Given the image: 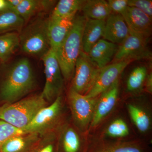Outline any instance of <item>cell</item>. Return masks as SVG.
<instances>
[{
	"instance_id": "18",
	"label": "cell",
	"mask_w": 152,
	"mask_h": 152,
	"mask_svg": "<svg viewBox=\"0 0 152 152\" xmlns=\"http://www.w3.org/2000/svg\"><path fill=\"white\" fill-rule=\"evenodd\" d=\"M81 10L87 19L98 20H106L112 13L107 1L104 0L86 1Z\"/></svg>"
},
{
	"instance_id": "13",
	"label": "cell",
	"mask_w": 152,
	"mask_h": 152,
	"mask_svg": "<svg viewBox=\"0 0 152 152\" xmlns=\"http://www.w3.org/2000/svg\"><path fill=\"white\" fill-rule=\"evenodd\" d=\"M119 90V80L117 81L101 94L100 97L97 100L94 113L91 122L92 127L99 124L102 120L109 113L115 104Z\"/></svg>"
},
{
	"instance_id": "8",
	"label": "cell",
	"mask_w": 152,
	"mask_h": 152,
	"mask_svg": "<svg viewBox=\"0 0 152 152\" xmlns=\"http://www.w3.org/2000/svg\"><path fill=\"white\" fill-rule=\"evenodd\" d=\"M132 62L124 60L112 63L101 69L92 87L85 96L88 98H96L119 80L124 70Z\"/></svg>"
},
{
	"instance_id": "15",
	"label": "cell",
	"mask_w": 152,
	"mask_h": 152,
	"mask_svg": "<svg viewBox=\"0 0 152 152\" xmlns=\"http://www.w3.org/2000/svg\"><path fill=\"white\" fill-rule=\"evenodd\" d=\"M118 45L101 39L87 54L93 64L102 69L112 63L118 48Z\"/></svg>"
},
{
	"instance_id": "3",
	"label": "cell",
	"mask_w": 152,
	"mask_h": 152,
	"mask_svg": "<svg viewBox=\"0 0 152 152\" xmlns=\"http://www.w3.org/2000/svg\"><path fill=\"white\" fill-rule=\"evenodd\" d=\"M47 103L41 94L4 104L0 107V120L23 130Z\"/></svg>"
},
{
	"instance_id": "28",
	"label": "cell",
	"mask_w": 152,
	"mask_h": 152,
	"mask_svg": "<svg viewBox=\"0 0 152 152\" xmlns=\"http://www.w3.org/2000/svg\"><path fill=\"white\" fill-rule=\"evenodd\" d=\"M107 134L113 137H121L128 135L129 129L124 120L118 119L114 121L109 126L107 131Z\"/></svg>"
},
{
	"instance_id": "11",
	"label": "cell",
	"mask_w": 152,
	"mask_h": 152,
	"mask_svg": "<svg viewBox=\"0 0 152 152\" xmlns=\"http://www.w3.org/2000/svg\"><path fill=\"white\" fill-rule=\"evenodd\" d=\"M61 107V98L58 96L50 106L41 109L23 129L25 134H37L45 129L58 116Z\"/></svg>"
},
{
	"instance_id": "4",
	"label": "cell",
	"mask_w": 152,
	"mask_h": 152,
	"mask_svg": "<svg viewBox=\"0 0 152 152\" xmlns=\"http://www.w3.org/2000/svg\"><path fill=\"white\" fill-rule=\"evenodd\" d=\"M20 47L24 53L42 58L50 49L48 35V19L39 17L19 33Z\"/></svg>"
},
{
	"instance_id": "21",
	"label": "cell",
	"mask_w": 152,
	"mask_h": 152,
	"mask_svg": "<svg viewBox=\"0 0 152 152\" xmlns=\"http://www.w3.org/2000/svg\"><path fill=\"white\" fill-rule=\"evenodd\" d=\"M86 1L60 0L53 10L51 16L59 18H74L81 10Z\"/></svg>"
},
{
	"instance_id": "6",
	"label": "cell",
	"mask_w": 152,
	"mask_h": 152,
	"mask_svg": "<svg viewBox=\"0 0 152 152\" xmlns=\"http://www.w3.org/2000/svg\"><path fill=\"white\" fill-rule=\"evenodd\" d=\"M100 69L93 64L88 55L82 51L75 65L71 88L79 94H86L92 87Z\"/></svg>"
},
{
	"instance_id": "26",
	"label": "cell",
	"mask_w": 152,
	"mask_h": 152,
	"mask_svg": "<svg viewBox=\"0 0 152 152\" xmlns=\"http://www.w3.org/2000/svg\"><path fill=\"white\" fill-rule=\"evenodd\" d=\"M64 152H80L81 143L78 136L72 129H68L64 135L63 142Z\"/></svg>"
},
{
	"instance_id": "14",
	"label": "cell",
	"mask_w": 152,
	"mask_h": 152,
	"mask_svg": "<svg viewBox=\"0 0 152 152\" xmlns=\"http://www.w3.org/2000/svg\"><path fill=\"white\" fill-rule=\"evenodd\" d=\"M129 34L127 25L122 16L112 13L105 20L103 39L120 45Z\"/></svg>"
},
{
	"instance_id": "2",
	"label": "cell",
	"mask_w": 152,
	"mask_h": 152,
	"mask_svg": "<svg viewBox=\"0 0 152 152\" xmlns=\"http://www.w3.org/2000/svg\"><path fill=\"white\" fill-rule=\"evenodd\" d=\"M87 18L76 15L72 27L56 53L63 77L69 80L73 75L76 62L82 51V37Z\"/></svg>"
},
{
	"instance_id": "17",
	"label": "cell",
	"mask_w": 152,
	"mask_h": 152,
	"mask_svg": "<svg viewBox=\"0 0 152 152\" xmlns=\"http://www.w3.org/2000/svg\"><path fill=\"white\" fill-rule=\"evenodd\" d=\"M55 2L53 1L22 0L20 5L12 10L25 22L30 20L38 12L48 10L53 5Z\"/></svg>"
},
{
	"instance_id": "27",
	"label": "cell",
	"mask_w": 152,
	"mask_h": 152,
	"mask_svg": "<svg viewBox=\"0 0 152 152\" xmlns=\"http://www.w3.org/2000/svg\"><path fill=\"white\" fill-rule=\"evenodd\" d=\"M24 134L23 130L0 120V148L12 137Z\"/></svg>"
},
{
	"instance_id": "12",
	"label": "cell",
	"mask_w": 152,
	"mask_h": 152,
	"mask_svg": "<svg viewBox=\"0 0 152 152\" xmlns=\"http://www.w3.org/2000/svg\"><path fill=\"white\" fill-rule=\"evenodd\" d=\"M75 18H59L50 16L48 19V35L50 48L55 53L71 31Z\"/></svg>"
},
{
	"instance_id": "33",
	"label": "cell",
	"mask_w": 152,
	"mask_h": 152,
	"mask_svg": "<svg viewBox=\"0 0 152 152\" xmlns=\"http://www.w3.org/2000/svg\"><path fill=\"white\" fill-rule=\"evenodd\" d=\"M54 147L52 145H49L44 147L39 152H53Z\"/></svg>"
},
{
	"instance_id": "32",
	"label": "cell",
	"mask_w": 152,
	"mask_h": 152,
	"mask_svg": "<svg viewBox=\"0 0 152 152\" xmlns=\"http://www.w3.org/2000/svg\"><path fill=\"white\" fill-rule=\"evenodd\" d=\"M22 0H7L9 7L10 9H14L20 5Z\"/></svg>"
},
{
	"instance_id": "24",
	"label": "cell",
	"mask_w": 152,
	"mask_h": 152,
	"mask_svg": "<svg viewBox=\"0 0 152 152\" xmlns=\"http://www.w3.org/2000/svg\"><path fill=\"white\" fill-rule=\"evenodd\" d=\"M128 110L131 118L139 130L142 132H147L150 128V119L146 113L132 104H128Z\"/></svg>"
},
{
	"instance_id": "25",
	"label": "cell",
	"mask_w": 152,
	"mask_h": 152,
	"mask_svg": "<svg viewBox=\"0 0 152 152\" xmlns=\"http://www.w3.org/2000/svg\"><path fill=\"white\" fill-rule=\"evenodd\" d=\"M91 152H145V151L137 144L119 143L101 147Z\"/></svg>"
},
{
	"instance_id": "1",
	"label": "cell",
	"mask_w": 152,
	"mask_h": 152,
	"mask_svg": "<svg viewBox=\"0 0 152 152\" xmlns=\"http://www.w3.org/2000/svg\"><path fill=\"white\" fill-rule=\"evenodd\" d=\"M34 76L29 61L23 58L10 66L0 88V99L5 103L21 99L31 91Z\"/></svg>"
},
{
	"instance_id": "16",
	"label": "cell",
	"mask_w": 152,
	"mask_h": 152,
	"mask_svg": "<svg viewBox=\"0 0 152 152\" xmlns=\"http://www.w3.org/2000/svg\"><path fill=\"white\" fill-rule=\"evenodd\" d=\"M105 20L87 19L82 37V51L88 54L101 39H103Z\"/></svg>"
},
{
	"instance_id": "19",
	"label": "cell",
	"mask_w": 152,
	"mask_h": 152,
	"mask_svg": "<svg viewBox=\"0 0 152 152\" xmlns=\"http://www.w3.org/2000/svg\"><path fill=\"white\" fill-rule=\"evenodd\" d=\"M24 23V20L12 9L0 11V34L11 32L20 33Z\"/></svg>"
},
{
	"instance_id": "20",
	"label": "cell",
	"mask_w": 152,
	"mask_h": 152,
	"mask_svg": "<svg viewBox=\"0 0 152 152\" xmlns=\"http://www.w3.org/2000/svg\"><path fill=\"white\" fill-rule=\"evenodd\" d=\"M20 47L19 33L11 32L0 34V61H7Z\"/></svg>"
},
{
	"instance_id": "29",
	"label": "cell",
	"mask_w": 152,
	"mask_h": 152,
	"mask_svg": "<svg viewBox=\"0 0 152 152\" xmlns=\"http://www.w3.org/2000/svg\"><path fill=\"white\" fill-rule=\"evenodd\" d=\"M129 7L136 8L152 18L151 0H129Z\"/></svg>"
},
{
	"instance_id": "10",
	"label": "cell",
	"mask_w": 152,
	"mask_h": 152,
	"mask_svg": "<svg viewBox=\"0 0 152 152\" xmlns=\"http://www.w3.org/2000/svg\"><path fill=\"white\" fill-rule=\"evenodd\" d=\"M121 15L129 33L150 39L152 33L151 18L138 9L130 7H128Z\"/></svg>"
},
{
	"instance_id": "7",
	"label": "cell",
	"mask_w": 152,
	"mask_h": 152,
	"mask_svg": "<svg viewBox=\"0 0 152 152\" xmlns=\"http://www.w3.org/2000/svg\"><path fill=\"white\" fill-rule=\"evenodd\" d=\"M149 40L150 39L129 33L126 39L119 45L112 63L124 60L134 61L151 58L152 54L148 48Z\"/></svg>"
},
{
	"instance_id": "22",
	"label": "cell",
	"mask_w": 152,
	"mask_h": 152,
	"mask_svg": "<svg viewBox=\"0 0 152 152\" xmlns=\"http://www.w3.org/2000/svg\"><path fill=\"white\" fill-rule=\"evenodd\" d=\"M146 66H139L136 67L131 72L127 81V89L129 92H137L140 91L145 84L148 75Z\"/></svg>"
},
{
	"instance_id": "31",
	"label": "cell",
	"mask_w": 152,
	"mask_h": 152,
	"mask_svg": "<svg viewBox=\"0 0 152 152\" xmlns=\"http://www.w3.org/2000/svg\"><path fill=\"white\" fill-rule=\"evenodd\" d=\"M147 91L149 94L152 92V74L151 72L148 73L145 83Z\"/></svg>"
},
{
	"instance_id": "34",
	"label": "cell",
	"mask_w": 152,
	"mask_h": 152,
	"mask_svg": "<svg viewBox=\"0 0 152 152\" xmlns=\"http://www.w3.org/2000/svg\"><path fill=\"white\" fill-rule=\"evenodd\" d=\"M7 8H10L7 0H0V11Z\"/></svg>"
},
{
	"instance_id": "5",
	"label": "cell",
	"mask_w": 152,
	"mask_h": 152,
	"mask_svg": "<svg viewBox=\"0 0 152 152\" xmlns=\"http://www.w3.org/2000/svg\"><path fill=\"white\" fill-rule=\"evenodd\" d=\"M46 81L41 95L48 102L55 100L63 87V75L55 52L50 49L42 57Z\"/></svg>"
},
{
	"instance_id": "30",
	"label": "cell",
	"mask_w": 152,
	"mask_h": 152,
	"mask_svg": "<svg viewBox=\"0 0 152 152\" xmlns=\"http://www.w3.org/2000/svg\"><path fill=\"white\" fill-rule=\"evenodd\" d=\"M107 1L112 13L122 15L129 7V0H109Z\"/></svg>"
},
{
	"instance_id": "9",
	"label": "cell",
	"mask_w": 152,
	"mask_h": 152,
	"mask_svg": "<svg viewBox=\"0 0 152 152\" xmlns=\"http://www.w3.org/2000/svg\"><path fill=\"white\" fill-rule=\"evenodd\" d=\"M69 101L75 121L80 127H85L91 123L96 104V98H88L71 88Z\"/></svg>"
},
{
	"instance_id": "23",
	"label": "cell",
	"mask_w": 152,
	"mask_h": 152,
	"mask_svg": "<svg viewBox=\"0 0 152 152\" xmlns=\"http://www.w3.org/2000/svg\"><path fill=\"white\" fill-rule=\"evenodd\" d=\"M36 134H24L14 136L0 148V152H20L23 151Z\"/></svg>"
}]
</instances>
